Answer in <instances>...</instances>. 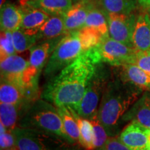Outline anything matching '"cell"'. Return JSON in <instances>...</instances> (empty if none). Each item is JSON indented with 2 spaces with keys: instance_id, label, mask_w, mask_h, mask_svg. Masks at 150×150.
<instances>
[{
  "instance_id": "cell-1",
  "label": "cell",
  "mask_w": 150,
  "mask_h": 150,
  "mask_svg": "<svg viewBox=\"0 0 150 150\" xmlns=\"http://www.w3.org/2000/svg\"><path fill=\"white\" fill-rule=\"evenodd\" d=\"M100 63L102 62L97 46L83 52L72 63L49 80L41 97L56 107L67 106L76 108Z\"/></svg>"
},
{
  "instance_id": "cell-2",
  "label": "cell",
  "mask_w": 150,
  "mask_h": 150,
  "mask_svg": "<svg viewBox=\"0 0 150 150\" xmlns=\"http://www.w3.org/2000/svg\"><path fill=\"white\" fill-rule=\"evenodd\" d=\"M140 92L124 83L117 76L115 79L112 77L103 94L97 112L108 136H116L119 134L122 117L136 102Z\"/></svg>"
},
{
  "instance_id": "cell-3",
  "label": "cell",
  "mask_w": 150,
  "mask_h": 150,
  "mask_svg": "<svg viewBox=\"0 0 150 150\" xmlns=\"http://www.w3.org/2000/svg\"><path fill=\"white\" fill-rule=\"evenodd\" d=\"M18 124L22 128L45 131L61 137L71 143L57 107L44 99L33 102L21 116Z\"/></svg>"
},
{
  "instance_id": "cell-4",
  "label": "cell",
  "mask_w": 150,
  "mask_h": 150,
  "mask_svg": "<svg viewBox=\"0 0 150 150\" xmlns=\"http://www.w3.org/2000/svg\"><path fill=\"white\" fill-rule=\"evenodd\" d=\"M103 63L97 65L88 83L83 99L77 107L74 108L81 117L85 119H91L97 112L99 103L112 77L110 69Z\"/></svg>"
},
{
  "instance_id": "cell-5",
  "label": "cell",
  "mask_w": 150,
  "mask_h": 150,
  "mask_svg": "<svg viewBox=\"0 0 150 150\" xmlns=\"http://www.w3.org/2000/svg\"><path fill=\"white\" fill-rule=\"evenodd\" d=\"M12 131L18 150H71L70 142L50 133L20 127Z\"/></svg>"
},
{
  "instance_id": "cell-6",
  "label": "cell",
  "mask_w": 150,
  "mask_h": 150,
  "mask_svg": "<svg viewBox=\"0 0 150 150\" xmlns=\"http://www.w3.org/2000/svg\"><path fill=\"white\" fill-rule=\"evenodd\" d=\"M83 52L79 31L67 33L59 41L45 65L44 75L49 80L72 63Z\"/></svg>"
},
{
  "instance_id": "cell-7",
  "label": "cell",
  "mask_w": 150,
  "mask_h": 150,
  "mask_svg": "<svg viewBox=\"0 0 150 150\" xmlns=\"http://www.w3.org/2000/svg\"><path fill=\"white\" fill-rule=\"evenodd\" d=\"M102 62L114 67L134 63L137 50L133 47L105 37L97 46Z\"/></svg>"
},
{
  "instance_id": "cell-8",
  "label": "cell",
  "mask_w": 150,
  "mask_h": 150,
  "mask_svg": "<svg viewBox=\"0 0 150 150\" xmlns=\"http://www.w3.org/2000/svg\"><path fill=\"white\" fill-rule=\"evenodd\" d=\"M109 36L114 40L133 47L132 36L136 17L134 14L106 13Z\"/></svg>"
},
{
  "instance_id": "cell-9",
  "label": "cell",
  "mask_w": 150,
  "mask_h": 150,
  "mask_svg": "<svg viewBox=\"0 0 150 150\" xmlns=\"http://www.w3.org/2000/svg\"><path fill=\"white\" fill-rule=\"evenodd\" d=\"M20 4L19 8L23 16L20 29L29 35H36L40 27L51 16L42 9L29 5L24 0H20Z\"/></svg>"
},
{
  "instance_id": "cell-10",
  "label": "cell",
  "mask_w": 150,
  "mask_h": 150,
  "mask_svg": "<svg viewBox=\"0 0 150 150\" xmlns=\"http://www.w3.org/2000/svg\"><path fill=\"white\" fill-rule=\"evenodd\" d=\"M122 120L130 121L150 129V91H146L124 115Z\"/></svg>"
},
{
  "instance_id": "cell-11",
  "label": "cell",
  "mask_w": 150,
  "mask_h": 150,
  "mask_svg": "<svg viewBox=\"0 0 150 150\" xmlns=\"http://www.w3.org/2000/svg\"><path fill=\"white\" fill-rule=\"evenodd\" d=\"M118 138L130 150H149L146 129L136 123L127 125Z\"/></svg>"
},
{
  "instance_id": "cell-12",
  "label": "cell",
  "mask_w": 150,
  "mask_h": 150,
  "mask_svg": "<svg viewBox=\"0 0 150 150\" xmlns=\"http://www.w3.org/2000/svg\"><path fill=\"white\" fill-rule=\"evenodd\" d=\"M120 70L117 76L124 83L140 91H150V75L134 63L118 67Z\"/></svg>"
},
{
  "instance_id": "cell-13",
  "label": "cell",
  "mask_w": 150,
  "mask_h": 150,
  "mask_svg": "<svg viewBox=\"0 0 150 150\" xmlns=\"http://www.w3.org/2000/svg\"><path fill=\"white\" fill-rule=\"evenodd\" d=\"M29 65V62L16 54L6 58L1 61L0 63L1 80H5L19 85L22 74Z\"/></svg>"
},
{
  "instance_id": "cell-14",
  "label": "cell",
  "mask_w": 150,
  "mask_h": 150,
  "mask_svg": "<svg viewBox=\"0 0 150 150\" xmlns=\"http://www.w3.org/2000/svg\"><path fill=\"white\" fill-rule=\"evenodd\" d=\"M89 8V0H81L63 15L65 29L67 33L79 31L85 26Z\"/></svg>"
},
{
  "instance_id": "cell-15",
  "label": "cell",
  "mask_w": 150,
  "mask_h": 150,
  "mask_svg": "<svg viewBox=\"0 0 150 150\" xmlns=\"http://www.w3.org/2000/svg\"><path fill=\"white\" fill-rule=\"evenodd\" d=\"M132 43L138 51L150 49V16L148 13H142L136 17Z\"/></svg>"
},
{
  "instance_id": "cell-16",
  "label": "cell",
  "mask_w": 150,
  "mask_h": 150,
  "mask_svg": "<svg viewBox=\"0 0 150 150\" xmlns=\"http://www.w3.org/2000/svg\"><path fill=\"white\" fill-rule=\"evenodd\" d=\"M0 101L1 103L18 106L21 110V116L31 106L26 100L21 88L18 84L5 80H1Z\"/></svg>"
},
{
  "instance_id": "cell-17",
  "label": "cell",
  "mask_w": 150,
  "mask_h": 150,
  "mask_svg": "<svg viewBox=\"0 0 150 150\" xmlns=\"http://www.w3.org/2000/svg\"><path fill=\"white\" fill-rule=\"evenodd\" d=\"M63 38L51 40L42 41L30 49L29 63L31 67L40 71L47 65L50 56L58 43Z\"/></svg>"
},
{
  "instance_id": "cell-18",
  "label": "cell",
  "mask_w": 150,
  "mask_h": 150,
  "mask_svg": "<svg viewBox=\"0 0 150 150\" xmlns=\"http://www.w3.org/2000/svg\"><path fill=\"white\" fill-rule=\"evenodd\" d=\"M67 32L63 16H51L38 32V40H51L63 38Z\"/></svg>"
},
{
  "instance_id": "cell-19",
  "label": "cell",
  "mask_w": 150,
  "mask_h": 150,
  "mask_svg": "<svg viewBox=\"0 0 150 150\" xmlns=\"http://www.w3.org/2000/svg\"><path fill=\"white\" fill-rule=\"evenodd\" d=\"M90 8L84 27H91L98 30L102 36H109L106 12L97 7L96 1L89 0Z\"/></svg>"
},
{
  "instance_id": "cell-20",
  "label": "cell",
  "mask_w": 150,
  "mask_h": 150,
  "mask_svg": "<svg viewBox=\"0 0 150 150\" xmlns=\"http://www.w3.org/2000/svg\"><path fill=\"white\" fill-rule=\"evenodd\" d=\"M0 17L1 31L13 32L21 27L23 16L19 7L11 4L4 5L1 7Z\"/></svg>"
},
{
  "instance_id": "cell-21",
  "label": "cell",
  "mask_w": 150,
  "mask_h": 150,
  "mask_svg": "<svg viewBox=\"0 0 150 150\" xmlns=\"http://www.w3.org/2000/svg\"><path fill=\"white\" fill-rule=\"evenodd\" d=\"M26 3L42 9L50 16H63L72 6V0H24Z\"/></svg>"
},
{
  "instance_id": "cell-22",
  "label": "cell",
  "mask_w": 150,
  "mask_h": 150,
  "mask_svg": "<svg viewBox=\"0 0 150 150\" xmlns=\"http://www.w3.org/2000/svg\"><path fill=\"white\" fill-rule=\"evenodd\" d=\"M75 119L77 121L80 131L79 144L86 150L95 149V134L93 124L88 119L81 117L74 108L70 107Z\"/></svg>"
},
{
  "instance_id": "cell-23",
  "label": "cell",
  "mask_w": 150,
  "mask_h": 150,
  "mask_svg": "<svg viewBox=\"0 0 150 150\" xmlns=\"http://www.w3.org/2000/svg\"><path fill=\"white\" fill-rule=\"evenodd\" d=\"M57 108L63 121V127L71 143H79V128L77 121L75 119L70 107L67 106H61L57 107Z\"/></svg>"
},
{
  "instance_id": "cell-24",
  "label": "cell",
  "mask_w": 150,
  "mask_h": 150,
  "mask_svg": "<svg viewBox=\"0 0 150 150\" xmlns=\"http://www.w3.org/2000/svg\"><path fill=\"white\" fill-rule=\"evenodd\" d=\"M21 117V110L17 105L1 103L0 104V120L7 131H12L16 128L19 117Z\"/></svg>"
},
{
  "instance_id": "cell-25",
  "label": "cell",
  "mask_w": 150,
  "mask_h": 150,
  "mask_svg": "<svg viewBox=\"0 0 150 150\" xmlns=\"http://www.w3.org/2000/svg\"><path fill=\"white\" fill-rule=\"evenodd\" d=\"M78 31L83 52L98 46L104 38L98 30L91 27H83Z\"/></svg>"
},
{
  "instance_id": "cell-26",
  "label": "cell",
  "mask_w": 150,
  "mask_h": 150,
  "mask_svg": "<svg viewBox=\"0 0 150 150\" xmlns=\"http://www.w3.org/2000/svg\"><path fill=\"white\" fill-rule=\"evenodd\" d=\"M106 13L130 14L136 6V0H100Z\"/></svg>"
},
{
  "instance_id": "cell-27",
  "label": "cell",
  "mask_w": 150,
  "mask_h": 150,
  "mask_svg": "<svg viewBox=\"0 0 150 150\" xmlns=\"http://www.w3.org/2000/svg\"><path fill=\"white\" fill-rule=\"evenodd\" d=\"M12 35L15 48L18 53L31 49L38 41L36 35L27 34L20 29L13 31Z\"/></svg>"
},
{
  "instance_id": "cell-28",
  "label": "cell",
  "mask_w": 150,
  "mask_h": 150,
  "mask_svg": "<svg viewBox=\"0 0 150 150\" xmlns=\"http://www.w3.org/2000/svg\"><path fill=\"white\" fill-rule=\"evenodd\" d=\"M89 120L93 124L94 134H95V149H98L102 147L105 145L108 138H109L108 135L106 132L104 127L101 122L97 117V114L96 113L93 115Z\"/></svg>"
},
{
  "instance_id": "cell-29",
  "label": "cell",
  "mask_w": 150,
  "mask_h": 150,
  "mask_svg": "<svg viewBox=\"0 0 150 150\" xmlns=\"http://www.w3.org/2000/svg\"><path fill=\"white\" fill-rule=\"evenodd\" d=\"M16 53L11 31H1L0 40V56L1 61Z\"/></svg>"
},
{
  "instance_id": "cell-30",
  "label": "cell",
  "mask_w": 150,
  "mask_h": 150,
  "mask_svg": "<svg viewBox=\"0 0 150 150\" xmlns=\"http://www.w3.org/2000/svg\"><path fill=\"white\" fill-rule=\"evenodd\" d=\"M134 64L150 75V49L143 51L137 50Z\"/></svg>"
},
{
  "instance_id": "cell-31",
  "label": "cell",
  "mask_w": 150,
  "mask_h": 150,
  "mask_svg": "<svg viewBox=\"0 0 150 150\" xmlns=\"http://www.w3.org/2000/svg\"><path fill=\"white\" fill-rule=\"evenodd\" d=\"M1 150L13 147L16 146V140L13 131H7L1 124Z\"/></svg>"
},
{
  "instance_id": "cell-32",
  "label": "cell",
  "mask_w": 150,
  "mask_h": 150,
  "mask_svg": "<svg viewBox=\"0 0 150 150\" xmlns=\"http://www.w3.org/2000/svg\"><path fill=\"white\" fill-rule=\"evenodd\" d=\"M97 150H130L124 145L118 137L109 136L105 145Z\"/></svg>"
},
{
  "instance_id": "cell-33",
  "label": "cell",
  "mask_w": 150,
  "mask_h": 150,
  "mask_svg": "<svg viewBox=\"0 0 150 150\" xmlns=\"http://www.w3.org/2000/svg\"><path fill=\"white\" fill-rule=\"evenodd\" d=\"M138 1L144 8H148L150 7V0H138Z\"/></svg>"
},
{
  "instance_id": "cell-34",
  "label": "cell",
  "mask_w": 150,
  "mask_h": 150,
  "mask_svg": "<svg viewBox=\"0 0 150 150\" xmlns=\"http://www.w3.org/2000/svg\"><path fill=\"white\" fill-rule=\"evenodd\" d=\"M146 133L147 135V138H148V144H149V148L150 150V129H146Z\"/></svg>"
},
{
  "instance_id": "cell-35",
  "label": "cell",
  "mask_w": 150,
  "mask_h": 150,
  "mask_svg": "<svg viewBox=\"0 0 150 150\" xmlns=\"http://www.w3.org/2000/svg\"><path fill=\"white\" fill-rule=\"evenodd\" d=\"M148 9V13H149V16H150V7H149V8H147Z\"/></svg>"
}]
</instances>
